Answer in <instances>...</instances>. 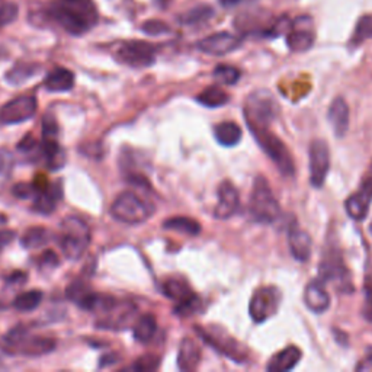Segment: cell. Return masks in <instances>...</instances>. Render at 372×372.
Returning <instances> with one entry per match:
<instances>
[{
	"label": "cell",
	"instance_id": "6da1fadb",
	"mask_svg": "<svg viewBox=\"0 0 372 372\" xmlns=\"http://www.w3.org/2000/svg\"><path fill=\"white\" fill-rule=\"evenodd\" d=\"M48 15L71 35L89 33L99 21L93 0H52Z\"/></svg>",
	"mask_w": 372,
	"mask_h": 372
},
{
	"label": "cell",
	"instance_id": "7a4b0ae2",
	"mask_svg": "<svg viewBox=\"0 0 372 372\" xmlns=\"http://www.w3.org/2000/svg\"><path fill=\"white\" fill-rule=\"evenodd\" d=\"M0 348L11 355L41 356L56 349V340L48 336L31 335L23 326H16L0 340Z\"/></svg>",
	"mask_w": 372,
	"mask_h": 372
},
{
	"label": "cell",
	"instance_id": "3957f363",
	"mask_svg": "<svg viewBox=\"0 0 372 372\" xmlns=\"http://www.w3.org/2000/svg\"><path fill=\"white\" fill-rule=\"evenodd\" d=\"M249 214L250 219L259 224H272L281 216V205L268 180L263 176H257L253 182L249 199Z\"/></svg>",
	"mask_w": 372,
	"mask_h": 372
},
{
	"label": "cell",
	"instance_id": "277c9868",
	"mask_svg": "<svg viewBox=\"0 0 372 372\" xmlns=\"http://www.w3.org/2000/svg\"><path fill=\"white\" fill-rule=\"evenodd\" d=\"M91 243V228L79 217L70 216L62 221L59 245L70 260L81 259Z\"/></svg>",
	"mask_w": 372,
	"mask_h": 372
},
{
	"label": "cell",
	"instance_id": "5b68a950",
	"mask_svg": "<svg viewBox=\"0 0 372 372\" xmlns=\"http://www.w3.org/2000/svg\"><path fill=\"white\" fill-rule=\"evenodd\" d=\"M253 134L255 140L260 146V149L269 156L271 161L275 163L278 170L284 176H294L296 165L292 161V156L285 146V143L269 129V127L262 128H249Z\"/></svg>",
	"mask_w": 372,
	"mask_h": 372
},
{
	"label": "cell",
	"instance_id": "8992f818",
	"mask_svg": "<svg viewBox=\"0 0 372 372\" xmlns=\"http://www.w3.org/2000/svg\"><path fill=\"white\" fill-rule=\"evenodd\" d=\"M111 216L125 224L146 223L154 212L153 204L141 199L137 194L127 191L117 197L111 205Z\"/></svg>",
	"mask_w": 372,
	"mask_h": 372
},
{
	"label": "cell",
	"instance_id": "52a82bcc",
	"mask_svg": "<svg viewBox=\"0 0 372 372\" xmlns=\"http://www.w3.org/2000/svg\"><path fill=\"white\" fill-rule=\"evenodd\" d=\"M278 103L268 91L253 92L245 105V118L249 128L271 127L278 115Z\"/></svg>",
	"mask_w": 372,
	"mask_h": 372
},
{
	"label": "cell",
	"instance_id": "ba28073f",
	"mask_svg": "<svg viewBox=\"0 0 372 372\" xmlns=\"http://www.w3.org/2000/svg\"><path fill=\"white\" fill-rule=\"evenodd\" d=\"M197 333L209 344V347L223 354L224 356L230 358L234 362H246L248 351L240 342H237L231 337L226 330L217 326H197Z\"/></svg>",
	"mask_w": 372,
	"mask_h": 372
},
{
	"label": "cell",
	"instance_id": "9c48e42d",
	"mask_svg": "<svg viewBox=\"0 0 372 372\" xmlns=\"http://www.w3.org/2000/svg\"><path fill=\"white\" fill-rule=\"evenodd\" d=\"M100 318L96 322L98 329L124 330L134 322L137 307L132 303L117 301L112 298L108 306L100 310Z\"/></svg>",
	"mask_w": 372,
	"mask_h": 372
},
{
	"label": "cell",
	"instance_id": "30bf717a",
	"mask_svg": "<svg viewBox=\"0 0 372 372\" xmlns=\"http://www.w3.org/2000/svg\"><path fill=\"white\" fill-rule=\"evenodd\" d=\"M117 60L134 69L150 67L156 62V47L146 41H125L117 50Z\"/></svg>",
	"mask_w": 372,
	"mask_h": 372
},
{
	"label": "cell",
	"instance_id": "8fae6325",
	"mask_svg": "<svg viewBox=\"0 0 372 372\" xmlns=\"http://www.w3.org/2000/svg\"><path fill=\"white\" fill-rule=\"evenodd\" d=\"M279 307V291L275 286H263L255 291L250 298L249 313L255 323L267 322L272 317Z\"/></svg>",
	"mask_w": 372,
	"mask_h": 372
},
{
	"label": "cell",
	"instance_id": "7c38bea8",
	"mask_svg": "<svg viewBox=\"0 0 372 372\" xmlns=\"http://www.w3.org/2000/svg\"><path fill=\"white\" fill-rule=\"evenodd\" d=\"M310 183L313 188H322L330 169V150L325 140H314L310 144Z\"/></svg>",
	"mask_w": 372,
	"mask_h": 372
},
{
	"label": "cell",
	"instance_id": "4fadbf2b",
	"mask_svg": "<svg viewBox=\"0 0 372 372\" xmlns=\"http://www.w3.org/2000/svg\"><path fill=\"white\" fill-rule=\"evenodd\" d=\"M37 110H38V103L35 96L31 95L18 96L6 102L2 108H0V122L6 125L25 122L37 114Z\"/></svg>",
	"mask_w": 372,
	"mask_h": 372
},
{
	"label": "cell",
	"instance_id": "5bb4252c",
	"mask_svg": "<svg viewBox=\"0 0 372 372\" xmlns=\"http://www.w3.org/2000/svg\"><path fill=\"white\" fill-rule=\"evenodd\" d=\"M314 44L313 21L310 16H298L291 25L286 35V45L294 52L308 51Z\"/></svg>",
	"mask_w": 372,
	"mask_h": 372
},
{
	"label": "cell",
	"instance_id": "9a60e30c",
	"mask_svg": "<svg viewBox=\"0 0 372 372\" xmlns=\"http://www.w3.org/2000/svg\"><path fill=\"white\" fill-rule=\"evenodd\" d=\"M240 38L230 33H217L201 40L197 47L208 56H226L240 47Z\"/></svg>",
	"mask_w": 372,
	"mask_h": 372
},
{
	"label": "cell",
	"instance_id": "2e32d148",
	"mask_svg": "<svg viewBox=\"0 0 372 372\" xmlns=\"http://www.w3.org/2000/svg\"><path fill=\"white\" fill-rule=\"evenodd\" d=\"M238 205H240L238 191L230 180H224L219 186V204L214 209V217L219 220H227L236 214Z\"/></svg>",
	"mask_w": 372,
	"mask_h": 372
},
{
	"label": "cell",
	"instance_id": "e0dca14e",
	"mask_svg": "<svg viewBox=\"0 0 372 372\" xmlns=\"http://www.w3.org/2000/svg\"><path fill=\"white\" fill-rule=\"evenodd\" d=\"M304 303L307 308L315 314H322L330 307V296L320 279H313L307 284L304 291Z\"/></svg>",
	"mask_w": 372,
	"mask_h": 372
},
{
	"label": "cell",
	"instance_id": "ac0fdd59",
	"mask_svg": "<svg viewBox=\"0 0 372 372\" xmlns=\"http://www.w3.org/2000/svg\"><path fill=\"white\" fill-rule=\"evenodd\" d=\"M348 275L342 256L336 250H329L318 268V279L323 282H336V281H347L344 277Z\"/></svg>",
	"mask_w": 372,
	"mask_h": 372
},
{
	"label": "cell",
	"instance_id": "d6986e66",
	"mask_svg": "<svg viewBox=\"0 0 372 372\" xmlns=\"http://www.w3.org/2000/svg\"><path fill=\"white\" fill-rule=\"evenodd\" d=\"M327 120L336 137H343L349 128V105L343 98H336L327 112Z\"/></svg>",
	"mask_w": 372,
	"mask_h": 372
},
{
	"label": "cell",
	"instance_id": "ffe728a7",
	"mask_svg": "<svg viewBox=\"0 0 372 372\" xmlns=\"http://www.w3.org/2000/svg\"><path fill=\"white\" fill-rule=\"evenodd\" d=\"M288 243H289L291 255L296 260L307 262L310 259L313 250V242L307 231L298 227H292L288 233Z\"/></svg>",
	"mask_w": 372,
	"mask_h": 372
},
{
	"label": "cell",
	"instance_id": "44dd1931",
	"mask_svg": "<svg viewBox=\"0 0 372 372\" xmlns=\"http://www.w3.org/2000/svg\"><path fill=\"white\" fill-rule=\"evenodd\" d=\"M63 197V191L59 183H48L47 188L37 192L34 197L33 208L40 214H51Z\"/></svg>",
	"mask_w": 372,
	"mask_h": 372
},
{
	"label": "cell",
	"instance_id": "7402d4cb",
	"mask_svg": "<svg viewBox=\"0 0 372 372\" xmlns=\"http://www.w3.org/2000/svg\"><path fill=\"white\" fill-rule=\"evenodd\" d=\"M372 199V192L369 188L364 185V188L355 194H352L347 202H344V209H347L348 216L356 221H362L366 219L369 205Z\"/></svg>",
	"mask_w": 372,
	"mask_h": 372
},
{
	"label": "cell",
	"instance_id": "603a6c76",
	"mask_svg": "<svg viewBox=\"0 0 372 372\" xmlns=\"http://www.w3.org/2000/svg\"><path fill=\"white\" fill-rule=\"evenodd\" d=\"M201 362V348L198 343L191 339L185 337L180 342L179 354H178V366L182 371H195Z\"/></svg>",
	"mask_w": 372,
	"mask_h": 372
},
{
	"label": "cell",
	"instance_id": "cb8c5ba5",
	"mask_svg": "<svg viewBox=\"0 0 372 372\" xmlns=\"http://www.w3.org/2000/svg\"><path fill=\"white\" fill-rule=\"evenodd\" d=\"M303 356V352L297 348V347H288L284 351L278 352L271 362L268 364L267 369L269 372H285V371H291L294 369L300 359Z\"/></svg>",
	"mask_w": 372,
	"mask_h": 372
},
{
	"label": "cell",
	"instance_id": "d4e9b609",
	"mask_svg": "<svg viewBox=\"0 0 372 372\" xmlns=\"http://www.w3.org/2000/svg\"><path fill=\"white\" fill-rule=\"evenodd\" d=\"M44 86L50 92H67L74 86V74L63 67H59L48 73L44 81Z\"/></svg>",
	"mask_w": 372,
	"mask_h": 372
},
{
	"label": "cell",
	"instance_id": "484cf974",
	"mask_svg": "<svg viewBox=\"0 0 372 372\" xmlns=\"http://www.w3.org/2000/svg\"><path fill=\"white\" fill-rule=\"evenodd\" d=\"M40 151L45 158L48 169L59 170L66 165V153L57 143V140H44L40 146Z\"/></svg>",
	"mask_w": 372,
	"mask_h": 372
},
{
	"label": "cell",
	"instance_id": "4316f807",
	"mask_svg": "<svg viewBox=\"0 0 372 372\" xmlns=\"http://www.w3.org/2000/svg\"><path fill=\"white\" fill-rule=\"evenodd\" d=\"M214 136H216V140L221 146L233 147V146H237L238 143H240L242 136H243V131L236 122L226 121V122H221V124L216 125Z\"/></svg>",
	"mask_w": 372,
	"mask_h": 372
},
{
	"label": "cell",
	"instance_id": "83f0119b",
	"mask_svg": "<svg viewBox=\"0 0 372 372\" xmlns=\"http://www.w3.org/2000/svg\"><path fill=\"white\" fill-rule=\"evenodd\" d=\"M197 100L207 108H220L230 100V96L220 86H208L197 96Z\"/></svg>",
	"mask_w": 372,
	"mask_h": 372
},
{
	"label": "cell",
	"instance_id": "f1b7e54d",
	"mask_svg": "<svg viewBox=\"0 0 372 372\" xmlns=\"http://www.w3.org/2000/svg\"><path fill=\"white\" fill-rule=\"evenodd\" d=\"M166 230H173L182 234L188 236H198L201 233V224L197 220L188 217H172L163 223Z\"/></svg>",
	"mask_w": 372,
	"mask_h": 372
},
{
	"label": "cell",
	"instance_id": "f546056e",
	"mask_svg": "<svg viewBox=\"0 0 372 372\" xmlns=\"http://www.w3.org/2000/svg\"><path fill=\"white\" fill-rule=\"evenodd\" d=\"M163 292H165L166 297H169L170 300H175L178 303L194 296L191 286L188 285V282L183 281V279H168L163 285Z\"/></svg>",
	"mask_w": 372,
	"mask_h": 372
},
{
	"label": "cell",
	"instance_id": "4dcf8cb0",
	"mask_svg": "<svg viewBox=\"0 0 372 372\" xmlns=\"http://www.w3.org/2000/svg\"><path fill=\"white\" fill-rule=\"evenodd\" d=\"M156 330H157L156 318L150 314H146L139 318V322L134 326V339L140 343H147L154 337Z\"/></svg>",
	"mask_w": 372,
	"mask_h": 372
},
{
	"label": "cell",
	"instance_id": "1f68e13d",
	"mask_svg": "<svg viewBox=\"0 0 372 372\" xmlns=\"http://www.w3.org/2000/svg\"><path fill=\"white\" fill-rule=\"evenodd\" d=\"M50 240V233L44 227H33L26 230L21 238V243L25 249H38L47 245Z\"/></svg>",
	"mask_w": 372,
	"mask_h": 372
},
{
	"label": "cell",
	"instance_id": "d6a6232c",
	"mask_svg": "<svg viewBox=\"0 0 372 372\" xmlns=\"http://www.w3.org/2000/svg\"><path fill=\"white\" fill-rule=\"evenodd\" d=\"M38 73L37 64H28V63H19L11 69V71L6 74V81L11 85H22L28 79L34 77Z\"/></svg>",
	"mask_w": 372,
	"mask_h": 372
},
{
	"label": "cell",
	"instance_id": "836d02e7",
	"mask_svg": "<svg viewBox=\"0 0 372 372\" xmlns=\"http://www.w3.org/2000/svg\"><path fill=\"white\" fill-rule=\"evenodd\" d=\"M41 301H42V292L40 289H33L19 294L13 300V307L18 311H33L41 304Z\"/></svg>",
	"mask_w": 372,
	"mask_h": 372
},
{
	"label": "cell",
	"instance_id": "e575fe53",
	"mask_svg": "<svg viewBox=\"0 0 372 372\" xmlns=\"http://www.w3.org/2000/svg\"><path fill=\"white\" fill-rule=\"evenodd\" d=\"M212 15H214V11H212V8H209L208 5H199V6L194 8L192 11L182 15L179 18V21L182 23H186V25H195V23H201V22L208 21Z\"/></svg>",
	"mask_w": 372,
	"mask_h": 372
},
{
	"label": "cell",
	"instance_id": "d590c367",
	"mask_svg": "<svg viewBox=\"0 0 372 372\" xmlns=\"http://www.w3.org/2000/svg\"><path fill=\"white\" fill-rule=\"evenodd\" d=\"M212 74H214L216 81L223 85H236L238 79H240V71H238V69L228 64H219Z\"/></svg>",
	"mask_w": 372,
	"mask_h": 372
},
{
	"label": "cell",
	"instance_id": "8d00e7d4",
	"mask_svg": "<svg viewBox=\"0 0 372 372\" xmlns=\"http://www.w3.org/2000/svg\"><path fill=\"white\" fill-rule=\"evenodd\" d=\"M201 300L194 294L190 298H186L183 301H179L178 306L175 307V313L179 317H190L194 315L195 313H198L201 310Z\"/></svg>",
	"mask_w": 372,
	"mask_h": 372
},
{
	"label": "cell",
	"instance_id": "74e56055",
	"mask_svg": "<svg viewBox=\"0 0 372 372\" xmlns=\"http://www.w3.org/2000/svg\"><path fill=\"white\" fill-rule=\"evenodd\" d=\"M161 365V358L156 355H143L136 361V364L132 365L129 369L132 371H139V372H150L156 371Z\"/></svg>",
	"mask_w": 372,
	"mask_h": 372
},
{
	"label": "cell",
	"instance_id": "f35d334b",
	"mask_svg": "<svg viewBox=\"0 0 372 372\" xmlns=\"http://www.w3.org/2000/svg\"><path fill=\"white\" fill-rule=\"evenodd\" d=\"M143 31L147 34V35H151V37H157V35H163L166 33L170 31L169 26L163 22V21H157V19H150L147 22L143 23Z\"/></svg>",
	"mask_w": 372,
	"mask_h": 372
},
{
	"label": "cell",
	"instance_id": "ab89813d",
	"mask_svg": "<svg viewBox=\"0 0 372 372\" xmlns=\"http://www.w3.org/2000/svg\"><path fill=\"white\" fill-rule=\"evenodd\" d=\"M57 134H59V124L54 115H45L42 120V139L56 140Z\"/></svg>",
	"mask_w": 372,
	"mask_h": 372
},
{
	"label": "cell",
	"instance_id": "60d3db41",
	"mask_svg": "<svg viewBox=\"0 0 372 372\" xmlns=\"http://www.w3.org/2000/svg\"><path fill=\"white\" fill-rule=\"evenodd\" d=\"M369 37H372V16H364L359 19L356 25L354 40L358 42H362L365 38H369Z\"/></svg>",
	"mask_w": 372,
	"mask_h": 372
},
{
	"label": "cell",
	"instance_id": "b9f144b4",
	"mask_svg": "<svg viewBox=\"0 0 372 372\" xmlns=\"http://www.w3.org/2000/svg\"><path fill=\"white\" fill-rule=\"evenodd\" d=\"M19 9L15 4H5L0 6V28L12 23L18 18Z\"/></svg>",
	"mask_w": 372,
	"mask_h": 372
},
{
	"label": "cell",
	"instance_id": "7bdbcfd3",
	"mask_svg": "<svg viewBox=\"0 0 372 372\" xmlns=\"http://www.w3.org/2000/svg\"><path fill=\"white\" fill-rule=\"evenodd\" d=\"M12 194L19 199H30V198H34L37 195V188L34 186V183L21 182V183H16L13 186Z\"/></svg>",
	"mask_w": 372,
	"mask_h": 372
},
{
	"label": "cell",
	"instance_id": "ee69618b",
	"mask_svg": "<svg viewBox=\"0 0 372 372\" xmlns=\"http://www.w3.org/2000/svg\"><path fill=\"white\" fill-rule=\"evenodd\" d=\"M15 165V158L9 150H0V175H8Z\"/></svg>",
	"mask_w": 372,
	"mask_h": 372
},
{
	"label": "cell",
	"instance_id": "f6af8a7d",
	"mask_svg": "<svg viewBox=\"0 0 372 372\" xmlns=\"http://www.w3.org/2000/svg\"><path fill=\"white\" fill-rule=\"evenodd\" d=\"M362 315L365 317V320L372 323V284L366 286L365 291V303L362 307Z\"/></svg>",
	"mask_w": 372,
	"mask_h": 372
},
{
	"label": "cell",
	"instance_id": "bcb514c9",
	"mask_svg": "<svg viewBox=\"0 0 372 372\" xmlns=\"http://www.w3.org/2000/svg\"><path fill=\"white\" fill-rule=\"evenodd\" d=\"M37 149V140L30 134L23 137V140L18 144V150L22 153H33Z\"/></svg>",
	"mask_w": 372,
	"mask_h": 372
},
{
	"label": "cell",
	"instance_id": "7dc6e473",
	"mask_svg": "<svg viewBox=\"0 0 372 372\" xmlns=\"http://www.w3.org/2000/svg\"><path fill=\"white\" fill-rule=\"evenodd\" d=\"M41 263L42 265H47V267H51V268H54L57 267V265L60 263L59 257L56 256L54 252H51V250H45L41 256Z\"/></svg>",
	"mask_w": 372,
	"mask_h": 372
},
{
	"label": "cell",
	"instance_id": "c3c4849f",
	"mask_svg": "<svg viewBox=\"0 0 372 372\" xmlns=\"http://www.w3.org/2000/svg\"><path fill=\"white\" fill-rule=\"evenodd\" d=\"M117 359H118V356H114V355H106V356H102V358H100V368H105L106 365H111V364L118 362Z\"/></svg>",
	"mask_w": 372,
	"mask_h": 372
},
{
	"label": "cell",
	"instance_id": "681fc988",
	"mask_svg": "<svg viewBox=\"0 0 372 372\" xmlns=\"http://www.w3.org/2000/svg\"><path fill=\"white\" fill-rule=\"evenodd\" d=\"M356 369L358 371H372V354L362 364H359Z\"/></svg>",
	"mask_w": 372,
	"mask_h": 372
},
{
	"label": "cell",
	"instance_id": "f907efd6",
	"mask_svg": "<svg viewBox=\"0 0 372 372\" xmlns=\"http://www.w3.org/2000/svg\"><path fill=\"white\" fill-rule=\"evenodd\" d=\"M223 8H234L237 5H240L243 0H219Z\"/></svg>",
	"mask_w": 372,
	"mask_h": 372
},
{
	"label": "cell",
	"instance_id": "816d5d0a",
	"mask_svg": "<svg viewBox=\"0 0 372 372\" xmlns=\"http://www.w3.org/2000/svg\"><path fill=\"white\" fill-rule=\"evenodd\" d=\"M371 169H372V165H371ZM364 185L366 186V188H369V190L372 191V176H371V180H369V182H365Z\"/></svg>",
	"mask_w": 372,
	"mask_h": 372
},
{
	"label": "cell",
	"instance_id": "f5cc1de1",
	"mask_svg": "<svg viewBox=\"0 0 372 372\" xmlns=\"http://www.w3.org/2000/svg\"><path fill=\"white\" fill-rule=\"evenodd\" d=\"M371 233H372V224H371Z\"/></svg>",
	"mask_w": 372,
	"mask_h": 372
}]
</instances>
